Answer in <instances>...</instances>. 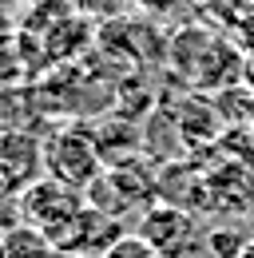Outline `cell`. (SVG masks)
<instances>
[{
  "mask_svg": "<svg viewBox=\"0 0 254 258\" xmlns=\"http://www.w3.org/2000/svg\"><path fill=\"white\" fill-rule=\"evenodd\" d=\"M44 171H48V179H56L72 191H88L103 175V159L88 135L64 131V135H52L44 147Z\"/></svg>",
  "mask_w": 254,
  "mask_h": 258,
  "instance_id": "obj_1",
  "label": "cell"
},
{
  "mask_svg": "<svg viewBox=\"0 0 254 258\" xmlns=\"http://www.w3.org/2000/svg\"><path fill=\"white\" fill-rule=\"evenodd\" d=\"M139 238H147L163 258H187L199 250V226L190 219V211H179L171 203H155L139 215L135 226Z\"/></svg>",
  "mask_w": 254,
  "mask_h": 258,
  "instance_id": "obj_2",
  "label": "cell"
},
{
  "mask_svg": "<svg viewBox=\"0 0 254 258\" xmlns=\"http://www.w3.org/2000/svg\"><path fill=\"white\" fill-rule=\"evenodd\" d=\"M16 207H20V223L36 226V230H56L60 223H68L76 211H84V199L80 191L64 187L56 179H36L32 187L16 195Z\"/></svg>",
  "mask_w": 254,
  "mask_h": 258,
  "instance_id": "obj_3",
  "label": "cell"
},
{
  "mask_svg": "<svg viewBox=\"0 0 254 258\" xmlns=\"http://www.w3.org/2000/svg\"><path fill=\"white\" fill-rule=\"evenodd\" d=\"M0 167L12 175L16 191L32 187V171L44 167V147L32 139L28 131H0Z\"/></svg>",
  "mask_w": 254,
  "mask_h": 258,
  "instance_id": "obj_4",
  "label": "cell"
},
{
  "mask_svg": "<svg viewBox=\"0 0 254 258\" xmlns=\"http://www.w3.org/2000/svg\"><path fill=\"white\" fill-rule=\"evenodd\" d=\"M0 258H68V254L56 250V242H52L44 230H36V226H16L12 234H4Z\"/></svg>",
  "mask_w": 254,
  "mask_h": 258,
  "instance_id": "obj_5",
  "label": "cell"
},
{
  "mask_svg": "<svg viewBox=\"0 0 254 258\" xmlns=\"http://www.w3.org/2000/svg\"><path fill=\"white\" fill-rule=\"evenodd\" d=\"M246 242H250V238H242V230H230V226H215V230L203 238V246L215 258H242Z\"/></svg>",
  "mask_w": 254,
  "mask_h": 258,
  "instance_id": "obj_6",
  "label": "cell"
},
{
  "mask_svg": "<svg viewBox=\"0 0 254 258\" xmlns=\"http://www.w3.org/2000/svg\"><path fill=\"white\" fill-rule=\"evenodd\" d=\"M103 258H163V254H159L147 238H139V234L131 230V234H123V238H119V242H115Z\"/></svg>",
  "mask_w": 254,
  "mask_h": 258,
  "instance_id": "obj_7",
  "label": "cell"
},
{
  "mask_svg": "<svg viewBox=\"0 0 254 258\" xmlns=\"http://www.w3.org/2000/svg\"><path fill=\"white\" fill-rule=\"evenodd\" d=\"M123 4H127V0H76V8H80L84 16H103V20L115 16Z\"/></svg>",
  "mask_w": 254,
  "mask_h": 258,
  "instance_id": "obj_8",
  "label": "cell"
},
{
  "mask_svg": "<svg viewBox=\"0 0 254 258\" xmlns=\"http://www.w3.org/2000/svg\"><path fill=\"white\" fill-rule=\"evenodd\" d=\"M127 4H135L139 12H171L179 0H127Z\"/></svg>",
  "mask_w": 254,
  "mask_h": 258,
  "instance_id": "obj_9",
  "label": "cell"
},
{
  "mask_svg": "<svg viewBox=\"0 0 254 258\" xmlns=\"http://www.w3.org/2000/svg\"><path fill=\"white\" fill-rule=\"evenodd\" d=\"M246 80H250V88H254V52H250V60H246Z\"/></svg>",
  "mask_w": 254,
  "mask_h": 258,
  "instance_id": "obj_10",
  "label": "cell"
},
{
  "mask_svg": "<svg viewBox=\"0 0 254 258\" xmlns=\"http://www.w3.org/2000/svg\"><path fill=\"white\" fill-rule=\"evenodd\" d=\"M242 258H254V238L246 242V250H242Z\"/></svg>",
  "mask_w": 254,
  "mask_h": 258,
  "instance_id": "obj_11",
  "label": "cell"
},
{
  "mask_svg": "<svg viewBox=\"0 0 254 258\" xmlns=\"http://www.w3.org/2000/svg\"><path fill=\"white\" fill-rule=\"evenodd\" d=\"M8 4H16V0H0V8H8Z\"/></svg>",
  "mask_w": 254,
  "mask_h": 258,
  "instance_id": "obj_12",
  "label": "cell"
},
{
  "mask_svg": "<svg viewBox=\"0 0 254 258\" xmlns=\"http://www.w3.org/2000/svg\"><path fill=\"white\" fill-rule=\"evenodd\" d=\"M0 28H4V8H0Z\"/></svg>",
  "mask_w": 254,
  "mask_h": 258,
  "instance_id": "obj_13",
  "label": "cell"
},
{
  "mask_svg": "<svg viewBox=\"0 0 254 258\" xmlns=\"http://www.w3.org/2000/svg\"><path fill=\"white\" fill-rule=\"evenodd\" d=\"M246 4H254V0H246Z\"/></svg>",
  "mask_w": 254,
  "mask_h": 258,
  "instance_id": "obj_14",
  "label": "cell"
}]
</instances>
